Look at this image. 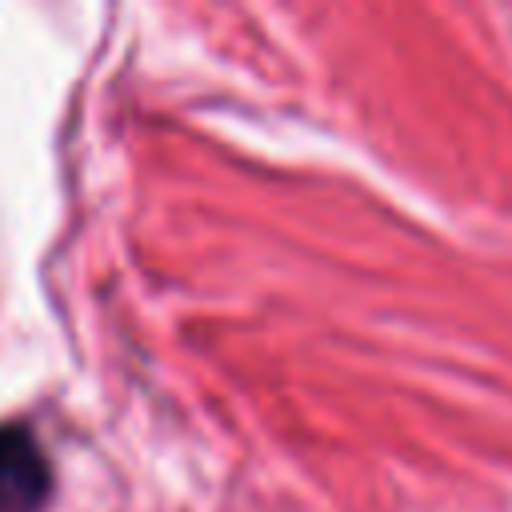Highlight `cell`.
I'll return each instance as SVG.
<instances>
[{"instance_id": "1", "label": "cell", "mask_w": 512, "mask_h": 512, "mask_svg": "<svg viewBox=\"0 0 512 512\" xmlns=\"http://www.w3.org/2000/svg\"><path fill=\"white\" fill-rule=\"evenodd\" d=\"M48 500V460L20 424H0V512H40Z\"/></svg>"}]
</instances>
